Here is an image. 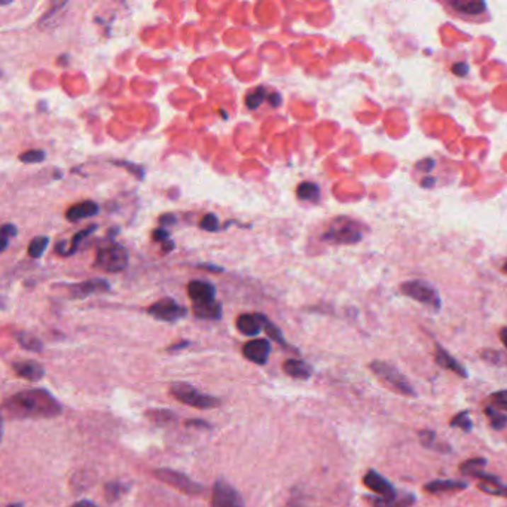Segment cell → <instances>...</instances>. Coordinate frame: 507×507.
<instances>
[{"label":"cell","mask_w":507,"mask_h":507,"mask_svg":"<svg viewBox=\"0 0 507 507\" xmlns=\"http://www.w3.org/2000/svg\"><path fill=\"white\" fill-rule=\"evenodd\" d=\"M4 412L13 420L54 418L63 408L58 400L47 390L32 389L15 393L4 401Z\"/></svg>","instance_id":"obj_1"},{"label":"cell","mask_w":507,"mask_h":507,"mask_svg":"<svg viewBox=\"0 0 507 507\" xmlns=\"http://www.w3.org/2000/svg\"><path fill=\"white\" fill-rule=\"evenodd\" d=\"M365 237V227L350 217H336L327 231L321 235V241L329 244H355Z\"/></svg>","instance_id":"obj_2"},{"label":"cell","mask_w":507,"mask_h":507,"mask_svg":"<svg viewBox=\"0 0 507 507\" xmlns=\"http://www.w3.org/2000/svg\"><path fill=\"white\" fill-rule=\"evenodd\" d=\"M369 369L374 372V375L381 382L389 385V389H392L393 392L406 397L416 396V392L414 390V385L409 382V380L392 363L384 360H374L369 363Z\"/></svg>","instance_id":"obj_3"},{"label":"cell","mask_w":507,"mask_h":507,"mask_svg":"<svg viewBox=\"0 0 507 507\" xmlns=\"http://www.w3.org/2000/svg\"><path fill=\"white\" fill-rule=\"evenodd\" d=\"M171 396L182 401V404L197 408V409H212L220 406V400L215 396H208L201 392H198L195 387L186 384V382H176L171 385L170 389Z\"/></svg>","instance_id":"obj_4"},{"label":"cell","mask_w":507,"mask_h":507,"mask_svg":"<svg viewBox=\"0 0 507 507\" xmlns=\"http://www.w3.org/2000/svg\"><path fill=\"white\" fill-rule=\"evenodd\" d=\"M400 292L411 297V300L424 304L436 311L442 308V300L438 289L424 280L405 281L404 285L400 286Z\"/></svg>","instance_id":"obj_5"},{"label":"cell","mask_w":507,"mask_h":507,"mask_svg":"<svg viewBox=\"0 0 507 507\" xmlns=\"http://www.w3.org/2000/svg\"><path fill=\"white\" fill-rule=\"evenodd\" d=\"M94 265L108 273L124 271L128 266V251L121 244L108 246L98 250Z\"/></svg>","instance_id":"obj_6"},{"label":"cell","mask_w":507,"mask_h":507,"mask_svg":"<svg viewBox=\"0 0 507 507\" xmlns=\"http://www.w3.org/2000/svg\"><path fill=\"white\" fill-rule=\"evenodd\" d=\"M154 474L164 484H167L178 491H182V493L186 496H198L204 491L203 485H200L195 481H192L190 478H188L185 473H181V472H176L171 469H156L154 472Z\"/></svg>","instance_id":"obj_7"},{"label":"cell","mask_w":507,"mask_h":507,"mask_svg":"<svg viewBox=\"0 0 507 507\" xmlns=\"http://www.w3.org/2000/svg\"><path fill=\"white\" fill-rule=\"evenodd\" d=\"M147 312L156 320L173 323L186 317L188 308L178 305L174 300H171V297H164V300L149 307Z\"/></svg>","instance_id":"obj_8"},{"label":"cell","mask_w":507,"mask_h":507,"mask_svg":"<svg viewBox=\"0 0 507 507\" xmlns=\"http://www.w3.org/2000/svg\"><path fill=\"white\" fill-rule=\"evenodd\" d=\"M212 507H244V500L229 482L219 479L215 484Z\"/></svg>","instance_id":"obj_9"},{"label":"cell","mask_w":507,"mask_h":507,"mask_svg":"<svg viewBox=\"0 0 507 507\" xmlns=\"http://www.w3.org/2000/svg\"><path fill=\"white\" fill-rule=\"evenodd\" d=\"M363 485L382 499H394L397 496V491L393 484L375 470L366 472V474L363 476Z\"/></svg>","instance_id":"obj_10"},{"label":"cell","mask_w":507,"mask_h":507,"mask_svg":"<svg viewBox=\"0 0 507 507\" xmlns=\"http://www.w3.org/2000/svg\"><path fill=\"white\" fill-rule=\"evenodd\" d=\"M243 354L247 360L253 363L265 365L271 354V342L268 339L249 341L243 347Z\"/></svg>","instance_id":"obj_11"},{"label":"cell","mask_w":507,"mask_h":507,"mask_svg":"<svg viewBox=\"0 0 507 507\" xmlns=\"http://www.w3.org/2000/svg\"><path fill=\"white\" fill-rule=\"evenodd\" d=\"M486 465H488V461L484 457H476V458L463 461L458 469H460L461 474L472 476V478L479 479L481 482H491V481L497 479V476L485 472Z\"/></svg>","instance_id":"obj_12"},{"label":"cell","mask_w":507,"mask_h":507,"mask_svg":"<svg viewBox=\"0 0 507 507\" xmlns=\"http://www.w3.org/2000/svg\"><path fill=\"white\" fill-rule=\"evenodd\" d=\"M188 295L193 304H207L216 301V287L203 280H193L188 285Z\"/></svg>","instance_id":"obj_13"},{"label":"cell","mask_w":507,"mask_h":507,"mask_svg":"<svg viewBox=\"0 0 507 507\" xmlns=\"http://www.w3.org/2000/svg\"><path fill=\"white\" fill-rule=\"evenodd\" d=\"M110 286L106 280L103 278H94V280H88L84 283H79V285H74L70 289V295L76 300H82V297H86L93 293H98V292H106L109 290Z\"/></svg>","instance_id":"obj_14"},{"label":"cell","mask_w":507,"mask_h":507,"mask_svg":"<svg viewBox=\"0 0 507 507\" xmlns=\"http://www.w3.org/2000/svg\"><path fill=\"white\" fill-rule=\"evenodd\" d=\"M12 369L20 378H24L27 381H32V382H36V381L42 380L43 375H45L43 366L40 363H38V362H33V360L13 362Z\"/></svg>","instance_id":"obj_15"},{"label":"cell","mask_w":507,"mask_h":507,"mask_svg":"<svg viewBox=\"0 0 507 507\" xmlns=\"http://www.w3.org/2000/svg\"><path fill=\"white\" fill-rule=\"evenodd\" d=\"M435 360H436V363H438L440 368H443V369H446V370H450V372H454L455 375H458V377H461V378H467V377H469L467 369H466L463 365H461V363L455 359V357H452L448 351H446L445 348H442L440 346H436Z\"/></svg>","instance_id":"obj_16"},{"label":"cell","mask_w":507,"mask_h":507,"mask_svg":"<svg viewBox=\"0 0 507 507\" xmlns=\"http://www.w3.org/2000/svg\"><path fill=\"white\" fill-rule=\"evenodd\" d=\"M469 485L467 482L457 481V479H438L431 481L423 486V489L428 494H445V493H455V491H463Z\"/></svg>","instance_id":"obj_17"},{"label":"cell","mask_w":507,"mask_h":507,"mask_svg":"<svg viewBox=\"0 0 507 507\" xmlns=\"http://www.w3.org/2000/svg\"><path fill=\"white\" fill-rule=\"evenodd\" d=\"M98 212H100V207L97 203L84 201V203H78V204L69 207L66 212V219L69 222H79L82 219L96 216Z\"/></svg>","instance_id":"obj_18"},{"label":"cell","mask_w":507,"mask_h":507,"mask_svg":"<svg viewBox=\"0 0 507 507\" xmlns=\"http://www.w3.org/2000/svg\"><path fill=\"white\" fill-rule=\"evenodd\" d=\"M237 329L244 336H256L263 329L262 314H241L237 319Z\"/></svg>","instance_id":"obj_19"},{"label":"cell","mask_w":507,"mask_h":507,"mask_svg":"<svg viewBox=\"0 0 507 507\" xmlns=\"http://www.w3.org/2000/svg\"><path fill=\"white\" fill-rule=\"evenodd\" d=\"M368 501L372 507H409L415 501L414 494L404 493L399 494L394 499H382V497H368Z\"/></svg>","instance_id":"obj_20"},{"label":"cell","mask_w":507,"mask_h":507,"mask_svg":"<svg viewBox=\"0 0 507 507\" xmlns=\"http://www.w3.org/2000/svg\"><path fill=\"white\" fill-rule=\"evenodd\" d=\"M283 370L292 378L296 380H308L312 374V369L308 363H305L304 360H297V359H289L283 365Z\"/></svg>","instance_id":"obj_21"},{"label":"cell","mask_w":507,"mask_h":507,"mask_svg":"<svg viewBox=\"0 0 507 507\" xmlns=\"http://www.w3.org/2000/svg\"><path fill=\"white\" fill-rule=\"evenodd\" d=\"M450 6L466 15H482L486 11V4L482 0H451Z\"/></svg>","instance_id":"obj_22"},{"label":"cell","mask_w":507,"mask_h":507,"mask_svg":"<svg viewBox=\"0 0 507 507\" xmlns=\"http://www.w3.org/2000/svg\"><path fill=\"white\" fill-rule=\"evenodd\" d=\"M192 311L195 317L203 320H219L222 317V305L217 301L207 304H193Z\"/></svg>","instance_id":"obj_23"},{"label":"cell","mask_w":507,"mask_h":507,"mask_svg":"<svg viewBox=\"0 0 507 507\" xmlns=\"http://www.w3.org/2000/svg\"><path fill=\"white\" fill-rule=\"evenodd\" d=\"M296 195L302 201L317 203L320 200V188L312 182H302L296 189Z\"/></svg>","instance_id":"obj_24"},{"label":"cell","mask_w":507,"mask_h":507,"mask_svg":"<svg viewBox=\"0 0 507 507\" xmlns=\"http://www.w3.org/2000/svg\"><path fill=\"white\" fill-rule=\"evenodd\" d=\"M485 415L486 418L489 420L491 427L497 431H501L503 428L507 427V415L493 406H485Z\"/></svg>","instance_id":"obj_25"},{"label":"cell","mask_w":507,"mask_h":507,"mask_svg":"<svg viewBox=\"0 0 507 507\" xmlns=\"http://www.w3.org/2000/svg\"><path fill=\"white\" fill-rule=\"evenodd\" d=\"M15 338H17V342H18V344H20L24 350L36 351V353H40V351L43 350L42 341H40L39 338H36L35 335H32V334L21 332V334H18Z\"/></svg>","instance_id":"obj_26"},{"label":"cell","mask_w":507,"mask_h":507,"mask_svg":"<svg viewBox=\"0 0 507 507\" xmlns=\"http://www.w3.org/2000/svg\"><path fill=\"white\" fill-rule=\"evenodd\" d=\"M478 486L485 494L507 499V485H504L499 478L493 482H479Z\"/></svg>","instance_id":"obj_27"},{"label":"cell","mask_w":507,"mask_h":507,"mask_svg":"<svg viewBox=\"0 0 507 507\" xmlns=\"http://www.w3.org/2000/svg\"><path fill=\"white\" fill-rule=\"evenodd\" d=\"M146 416L155 424H170L176 421V414L170 409H151L146 412Z\"/></svg>","instance_id":"obj_28"},{"label":"cell","mask_w":507,"mask_h":507,"mask_svg":"<svg viewBox=\"0 0 507 507\" xmlns=\"http://www.w3.org/2000/svg\"><path fill=\"white\" fill-rule=\"evenodd\" d=\"M48 244H50V238H48V237L42 235V237H36V238H33V240L30 241L28 249H27V251H28V256H30V258H33V259H39V258H42V256H43V253H45V250H47V247H48Z\"/></svg>","instance_id":"obj_29"},{"label":"cell","mask_w":507,"mask_h":507,"mask_svg":"<svg viewBox=\"0 0 507 507\" xmlns=\"http://www.w3.org/2000/svg\"><path fill=\"white\" fill-rule=\"evenodd\" d=\"M127 491H128V485H125L121 481H113L104 485V494H106V500L109 501L119 500L127 493Z\"/></svg>","instance_id":"obj_30"},{"label":"cell","mask_w":507,"mask_h":507,"mask_svg":"<svg viewBox=\"0 0 507 507\" xmlns=\"http://www.w3.org/2000/svg\"><path fill=\"white\" fill-rule=\"evenodd\" d=\"M262 326H263V331L268 334V336H270L271 339H274L277 344H280L283 347H287V342H286L285 338H283L281 331L278 329V327L274 323H271L270 320H268L263 314H262Z\"/></svg>","instance_id":"obj_31"},{"label":"cell","mask_w":507,"mask_h":507,"mask_svg":"<svg viewBox=\"0 0 507 507\" xmlns=\"http://www.w3.org/2000/svg\"><path fill=\"white\" fill-rule=\"evenodd\" d=\"M450 426H451L452 428L463 430L465 433H470L472 428H473V423H472V420H470V416H469V412H467V411L458 412V414L454 416V418L451 420Z\"/></svg>","instance_id":"obj_32"},{"label":"cell","mask_w":507,"mask_h":507,"mask_svg":"<svg viewBox=\"0 0 507 507\" xmlns=\"http://www.w3.org/2000/svg\"><path fill=\"white\" fill-rule=\"evenodd\" d=\"M96 231H97V225H89L88 228H85V229L79 231L78 234H74V235H73V238H72V246H70V249H69V251H67V256L73 255V253L78 250V247H79L81 241H82V240H85L86 237H89V235H91V234H93V232H96Z\"/></svg>","instance_id":"obj_33"},{"label":"cell","mask_w":507,"mask_h":507,"mask_svg":"<svg viewBox=\"0 0 507 507\" xmlns=\"http://www.w3.org/2000/svg\"><path fill=\"white\" fill-rule=\"evenodd\" d=\"M263 100H265V88L259 86V88L255 89V91H251V93L247 94V97H246V106H247L250 110H255V109H258V108L261 106Z\"/></svg>","instance_id":"obj_34"},{"label":"cell","mask_w":507,"mask_h":507,"mask_svg":"<svg viewBox=\"0 0 507 507\" xmlns=\"http://www.w3.org/2000/svg\"><path fill=\"white\" fill-rule=\"evenodd\" d=\"M47 158V154L45 151H40V149H32V151H27L24 154L20 155V161L24 164H40Z\"/></svg>","instance_id":"obj_35"},{"label":"cell","mask_w":507,"mask_h":507,"mask_svg":"<svg viewBox=\"0 0 507 507\" xmlns=\"http://www.w3.org/2000/svg\"><path fill=\"white\" fill-rule=\"evenodd\" d=\"M418 439H420V443L424 446V448L439 450L438 443H436V433H435V431L421 430V431H418Z\"/></svg>","instance_id":"obj_36"},{"label":"cell","mask_w":507,"mask_h":507,"mask_svg":"<svg viewBox=\"0 0 507 507\" xmlns=\"http://www.w3.org/2000/svg\"><path fill=\"white\" fill-rule=\"evenodd\" d=\"M489 400H491V406L501 412H507V390H500L493 393L489 396Z\"/></svg>","instance_id":"obj_37"},{"label":"cell","mask_w":507,"mask_h":507,"mask_svg":"<svg viewBox=\"0 0 507 507\" xmlns=\"http://www.w3.org/2000/svg\"><path fill=\"white\" fill-rule=\"evenodd\" d=\"M112 164H115V166L121 167V169L128 170L130 173H132L137 178H140V181H143V177H144V170H143V167L136 166V164H131V162H128V161H112Z\"/></svg>","instance_id":"obj_38"},{"label":"cell","mask_w":507,"mask_h":507,"mask_svg":"<svg viewBox=\"0 0 507 507\" xmlns=\"http://www.w3.org/2000/svg\"><path fill=\"white\" fill-rule=\"evenodd\" d=\"M200 228L204 229V231H207V232H215V231L219 229V220H217V217H216L215 215L208 213V215H205V216L201 219Z\"/></svg>","instance_id":"obj_39"},{"label":"cell","mask_w":507,"mask_h":507,"mask_svg":"<svg viewBox=\"0 0 507 507\" xmlns=\"http://www.w3.org/2000/svg\"><path fill=\"white\" fill-rule=\"evenodd\" d=\"M481 357L485 362H488L491 365H501L506 360L504 355L497 350H484L481 353Z\"/></svg>","instance_id":"obj_40"},{"label":"cell","mask_w":507,"mask_h":507,"mask_svg":"<svg viewBox=\"0 0 507 507\" xmlns=\"http://www.w3.org/2000/svg\"><path fill=\"white\" fill-rule=\"evenodd\" d=\"M152 237H154V240L158 241V243L167 244L169 241H171V240H170V232H169L166 228H158V229H155L154 234H152Z\"/></svg>","instance_id":"obj_41"},{"label":"cell","mask_w":507,"mask_h":507,"mask_svg":"<svg viewBox=\"0 0 507 507\" xmlns=\"http://www.w3.org/2000/svg\"><path fill=\"white\" fill-rule=\"evenodd\" d=\"M469 70H470L469 64H467V63H463V62H461V63H455V64L452 66V73L455 74V76H460V78L467 76Z\"/></svg>","instance_id":"obj_42"},{"label":"cell","mask_w":507,"mask_h":507,"mask_svg":"<svg viewBox=\"0 0 507 507\" xmlns=\"http://www.w3.org/2000/svg\"><path fill=\"white\" fill-rule=\"evenodd\" d=\"M17 235H18V231H17V228H15V225H11V223H5V225L2 227V237L15 238Z\"/></svg>","instance_id":"obj_43"},{"label":"cell","mask_w":507,"mask_h":507,"mask_svg":"<svg viewBox=\"0 0 507 507\" xmlns=\"http://www.w3.org/2000/svg\"><path fill=\"white\" fill-rule=\"evenodd\" d=\"M158 222L161 227H171L177 223V217L174 215H162Z\"/></svg>","instance_id":"obj_44"},{"label":"cell","mask_w":507,"mask_h":507,"mask_svg":"<svg viewBox=\"0 0 507 507\" xmlns=\"http://www.w3.org/2000/svg\"><path fill=\"white\" fill-rule=\"evenodd\" d=\"M418 169L424 170V171H431L435 169V161L433 159H424V161L418 162Z\"/></svg>","instance_id":"obj_45"},{"label":"cell","mask_w":507,"mask_h":507,"mask_svg":"<svg viewBox=\"0 0 507 507\" xmlns=\"http://www.w3.org/2000/svg\"><path fill=\"white\" fill-rule=\"evenodd\" d=\"M188 427H198V428H210V424L203 420H189L186 423Z\"/></svg>","instance_id":"obj_46"},{"label":"cell","mask_w":507,"mask_h":507,"mask_svg":"<svg viewBox=\"0 0 507 507\" xmlns=\"http://www.w3.org/2000/svg\"><path fill=\"white\" fill-rule=\"evenodd\" d=\"M268 101H270V104L273 108H278L283 100H281V96L275 93V94H270V97H268Z\"/></svg>","instance_id":"obj_47"},{"label":"cell","mask_w":507,"mask_h":507,"mask_svg":"<svg viewBox=\"0 0 507 507\" xmlns=\"http://www.w3.org/2000/svg\"><path fill=\"white\" fill-rule=\"evenodd\" d=\"M72 507H97V504L94 501H91V500L84 499V500H79V501L74 503Z\"/></svg>","instance_id":"obj_48"},{"label":"cell","mask_w":507,"mask_h":507,"mask_svg":"<svg viewBox=\"0 0 507 507\" xmlns=\"http://www.w3.org/2000/svg\"><path fill=\"white\" fill-rule=\"evenodd\" d=\"M435 183H436V178H435V177H426L424 181L421 182V186H424V188L428 189V188H433Z\"/></svg>","instance_id":"obj_49"},{"label":"cell","mask_w":507,"mask_h":507,"mask_svg":"<svg viewBox=\"0 0 507 507\" xmlns=\"http://www.w3.org/2000/svg\"><path fill=\"white\" fill-rule=\"evenodd\" d=\"M189 346V341H183V342H178V344H174V346H171L170 348H169V351H177V350H182V348H185V347H188Z\"/></svg>","instance_id":"obj_50"},{"label":"cell","mask_w":507,"mask_h":507,"mask_svg":"<svg viewBox=\"0 0 507 507\" xmlns=\"http://www.w3.org/2000/svg\"><path fill=\"white\" fill-rule=\"evenodd\" d=\"M500 341H501V344L507 350V327H503V329L500 331Z\"/></svg>","instance_id":"obj_51"},{"label":"cell","mask_w":507,"mask_h":507,"mask_svg":"<svg viewBox=\"0 0 507 507\" xmlns=\"http://www.w3.org/2000/svg\"><path fill=\"white\" fill-rule=\"evenodd\" d=\"M198 268H204V270H212V271H223V268L215 266V265H198Z\"/></svg>","instance_id":"obj_52"},{"label":"cell","mask_w":507,"mask_h":507,"mask_svg":"<svg viewBox=\"0 0 507 507\" xmlns=\"http://www.w3.org/2000/svg\"><path fill=\"white\" fill-rule=\"evenodd\" d=\"M6 507H24L23 503H12V504H8Z\"/></svg>","instance_id":"obj_53"},{"label":"cell","mask_w":507,"mask_h":507,"mask_svg":"<svg viewBox=\"0 0 507 507\" xmlns=\"http://www.w3.org/2000/svg\"><path fill=\"white\" fill-rule=\"evenodd\" d=\"M503 270H504V271H506V273H507V262H506V263H504V266H503Z\"/></svg>","instance_id":"obj_54"}]
</instances>
